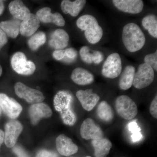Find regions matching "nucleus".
I'll list each match as a JSON object with an SVG mask.
<instances>
[{"label": "nucleus", "mask_w": 157, "mask_h": 157, "mask_svg": "<svg viewBox=\"0 0 157 157\" xmlns=\"http://www.w3.org/2000/svg\"><path fill=\"white\" fill-rule=\"evenodd\" d=\"M73 101V96L67 91H60L54 98L55 108L59 113L62 120L67 125H73L77 120L76 114L72 108Z\"/></svg>", "instance_id": "nucleus-1"}, {"label": "nucleus", "mask_w": 157, "mask_h": 157, "mask_svg": "<svg viewBox=\"0 0 157 157\" xmlns=\"http://www.w3.org/2000/svg\"><path fill=\"white\" fill-rule=\"evenodd\" d=\"M122 39L127 50L135 52L140 50L146 42V38L140 27L135 23H129L124 27Z\"/></svg>", "instance_id": "nucleus-2"}, {"label": "nucleus", "mask_w": 157, "mask_h": 157, "mask_svg": "<svg viewBox=\"0 0 157 157\" xmlns=\"http://www.w3.org/2000/svg\"><path fill=\"white\" fill-rule=\"evenodd\" d=\"M76 25L78 29L84 31L86 39L90 44H97L101 41L103 36V30L93 15H82L76 21Z\"/></svg>", "instance_id": "nucleus-3"}, {"label": "nucleus", "mask_w": 157, "mask_h": 157, "mask_svg": "<svg viewBox=\"0 0 157 157\" xmlns=\"http://www.w3.org/2000/svg\"><path fill=\"white\" fill-rule=\"evenodd\" d=\"M115 108L118 114L126 120L134 118L138 113L137 105L127 95L120 96L117 98Z\"/></svg>", "instance_id": "nucleus-4"}, {"label": "nucleus", "mask_w": 157, "mask_h": 157, "mask_svg": "<svg viewBox=\"0 0 157 157\" xmlns=\"http://www.w3.org/2000/svg\"><path fill=\"white\" fill-rule=\"evenodd\" d=\"M11 63L13 70L20 75L29 76L36 71L35 64L33 61L28 60L25 54L21 52L13 55Z\"/></svg>", "instance_id": "nucleus-5"}, {"label": "nucleus", "mask_w": 157, "mask_h": 157, "mask_svg": "<svg viewBox=\"0 0 157 157\" xmlns=\"http://www.w3.org/2000/svg\"><path fill=\"white\" fill-rule=\"evenodd\" d=\"M154 78V70L144 63L140 64L135 72L133 85L137 89H143L150 85Z\"/></svg>", "instance_id": "nucleus-6"}, {"label": "nucleus", "mask_w": 157, "mask_h": 157, "mask_svg": "<svg viewBox=\"0 0 157 157\" xmlns=\"http://www.w3.org/2000/svg\"><path fill=\"white\" fill-rule=\"evenodd\" d=\"M122 70L121 59L117 53L109 55L104 62L102 74L106 78H115L120 75Z\"/></svg>", "instance_id": "nucleus-7"}, {"label": "nucleus", "mask_w": 157, "mask_h": 157, "mask_svg": "<svg viewBox=\"0 0 157 157\" xmlns=\"http://www.w3.org/2000/svg\"><path fill=\"white\" fill-rule=\"evenodd\" d=\"M15 94L19 98L25 99L28 103L37 104L44 101L45 97L41 91L31 88L21 82H17L14 86Z\"/></svg>", "instance_id": "nucleus-8"}, {"label": "nucleus", "mask_w": 157, "mask_h": 157, "mask_svg": "<svg viewBox=\"0 0 157 157\" xmlns=\"http://www.w3.org/2000/svg\"><path fill=\"white\" fill-rule=\"evenodd\" d=\"M0 107L2 111L11 119H15L20 114L22 107L13 98L5 94H0Z\"/></svg>", "instance_id": "nucleus-9"}, {"label": "nucleus", "mask_w": 157, "mask_h": 157, "mask_svg": "<svg viewBox=\"0 0 157 157\" xmlns=\"http://www.w3.org/2000/svg\"><path fill=\"white\" fill-rule=\"evenodd\" d=\"M80 131L81 137L85 140H97L104 137V133L101 127L90 118L83 121Z\"/></svg>", "instance_id": "nucleus-10"}, {"label": "nucleus", "mask_w": 157, "mask_h": 157, "mask_svg": "<svg viewBox=\"0 0 157 157\" xmlns=\"http://www.w3.org/2000/svg\"><path fill=\"white\" fill-rule=\"evenodd\" d=\"M22 130V124L18 121H11L6 124L4 141L7 147H14Z\"/></svg>", "instance_id": "nucleus-11"}, {"label": "nucleus", "mask_w": 157, "mask_h": 157, "mask_svg": "<svg viewBox=\"0 0 157 157\" xmlns=\"http://www.w3.org/2000/svg\"><path fill=\"white\" fill-rule=\"evenodd\" d=\"M112 2L120 11L131 14L140 13L144 6L141 0H113Z\"/></svg>", "instance_id": "nucleus-12"}, {"label": "nucleus", "mask_w": 157, "mask_h": 157, "mask_svg": "<svg viewBox=\"0 0 157 157\" xmlns=\"http://www.w3.org/2000/svg\"><path fill=\"white\" fill-rule=\"evenodd\" d=\"M76 96L83 109L87 111L92 110L100 100L99 96L93 92L92 89L79 90Z\"/></svg>", "instance_id": "nucleus-13"}, {"label": "nucleus", "mask_w": 157, "mask_h": 157, "mask_svg": "<svg viewBox=\"0 0 157 157\" xmlns=\"http://www.w3.org/2000/svg\"><path fill=\"white\" fill-rule=\"evenodd\" d=\"M36 15L40 21L45 23H52L59 27L64 26L66 24L64 18L60 13H52L51 9L48 7L39 9L36 12Z\"/></svg>", "instance_id": "nucleus-14"}, {"label": "nucleus", "mask_w": 157, "mask_h": 157, "mask_svg": "<svg viewBox=\"0 0 157 157\" xmlns=\"http://www.w3.org/2000/svg\"><path fill=\"white\" fill-rule=\"evenodd\" d=\"M56 144L59 153L65 156H69L78 151V147L70 137L64 135H59L56 140Z\"/></svg>", "instance_id": "nucleus-15"}, {"label": "nucleus", "mask_w": 157, "mask_h": 157, "mask_svg": "<svg viewBox=\"0 0 157 157\" xmlns=\"http://www.w3.org/2000/svg\"><path fill=\"white\" fill-rule=\"evenodd\" d=\"M29 114L33 124H36L41 119L51 117L52 115V109L44 103L33 104L29 109Z\"/></svg>", "instance_id": "nucleus-16"}, {"label": "nucleus", "mask_w": 157, "mask_h": 157, "mask_svg": "<svg viewBox=\"0 0 157 157\" xmlns=\"http://www.w3.org/2000/svg\"><path fill=\"white\" fill-rule=\"evenodd\" d=\"M40 23V21L36 14L31 13L21 23L20 33L23 36L30 37L39 28Z\"/></svg>", "instance_id": "nucleus-17"}, {"label": "nucleus", "mask_w": 157, "mask_h": 157, "mask_svg": "<svg viewBox=\"0 0 157 157\" xmlns=\"http://www.w3.org/2000/svg\"><path fill=\"white\" fill-rule=\"evenodd\" d=\"M69 39V35L66 31L58 29L52 34L48 45L56 50H61L68 46Z\"/></svg>", "instance_id": "nucleus-18"}, {"label": "nucleus", "mask_w": 157, "mask_h": 157, "mask_svg": "<svg viewBox=\"0 0 157 157\" xmlns=\"http://www.w3.org/2000/svg\"><path fill=\"white\" fill-rule=\"evenodd\" d=\"M71 78L76 84L84 86L92 83L94 77L92 73L88 70L84 68L78 67L73 70Z\"/></svg>", "instance_id": "nucleus-19"}, {"label": "nucleus", "mask_w": 157, "mask_h": 157, "mask_svg": "<svg viewBox=\"0 0 157 157\" xmlns=\"http://www.w3.org/2000/svg\"><path fill=\"white\" fill-rule=\"evenodd\" d=\"M86 2L85 0H76L74 2L63 0L61 3V9L64 14L76 17L84 8Z\"/></svg>", "instance_id": "nucleus-20"}, {"label": "nucleus", "mask_w": 157, "mask_h": 157, "mask_svg": "<svg viewBox=\"0 0 157 157\" xmlns=\"http://www.w3.org/2000/svg\"><path fill=\"white\" fill-rule=\"evenodd\" d=\"M9 8L11 15L18 20H23L31 13L29 9L19 0L12 1L9 4Z\"/></svg>", "instance_id": "nucleus-21"}, {"label": "nucleus", "mask_w": 157, "mask_h": 157, "mask_svg": "<svg viewBox=\"0 0 157 157\" xmlns=\"http://www.w3.org/2000/svg\"><path fill=\"white\" fill-rule=\"evenodd\" d=\"M91 143L94 149L95 157L107 156L112 147L111 141L107 138H102L92 140Z\"/></svg>", "instance_id": "nucleus-22"}, {"label": "nucleus", "mask_w": 157, "mask_h": 157, "mask_svg": "<svg viewBox=\"0 0 157 157\" xmlns=\"http://www.w3.org/2000/svg\"><path fill=\"white\" fill-rule=\"evenodd\" d=\"M135 68L132 65H128L125 68L119 82V86L121 90H126L133 85Z\"/></svg>", "instance_id": "nucleus-23"}, {"label": "nucleus", "mask_w": 157, "mask_h": 157, "mask_svg": "<svg viewBox=\"0 0 157 157\" xmlns=\"http://www.w3.org/2000/svg\"><path fill=\"white\" fill-rule=\"evenodd\" d=\"M20 21L15 19L2 21L0 23V28L6 34L7 36L15 39L20 33Z\"/></svg>", "instance_id": "nucleus-24"}, {"label": "nucleus", "mask_w": 157, "mask_h": 157, "mask_svg": "<svg viewBox=\"0 0 157 157\" xmlns=\"http://www.w3.org/2000/svg\"><path fill=\"white\" fill-rule=\"evenodd\" d=\"M97 113L101 120L109 122L113 119L114 113L112 107L106 101H101L98 105Z\"/></svg>", "instance_id": "nucleus-25"}, {"label": "nucleus", "mask_w": 157, "mask_h": 157, "mask_svg": "<svg viewBox=\"0 0 157 157\" xmlns=\"http://www.w3.org/2000/svg\"><path fill=\"white\" fill-rule=\"evenodd\" d=\"M144 28L148 31L149 34L154 38H157V19L154 14L147 15L142 19Z\"/></svg>", "instance_id": "nucleus-26"}, {"label": "nucleus", "mask_w": 157, "mask_h": 157, "mask_svg": "<svg viewBox=\"0 0 157 157\" xmlns=\"http://www.w3.org/2000/svg\"><path fill=\"white\" fill-rule=\"evenodd\" d=\"M46 37L45 33L43 32H39L34 34L29 39L28 45L31 50H37L39 47L44 45L46 42Z\"/></svg>", "instance_id": "nucleus-27"}, {"label": "nucleus", "mask_w": 157, "mask_h": 157, "mask_svg": "<svg viewBox=\"0 0 157 157\" xmlns=\"http://www.w3.org/2000/svg\"><path fill=\"white\" fill-rule=\"evenodd\" d=\"M128 129L132 134L131 137L133 142L139 141L142 138V135L140 132L141 129L136 122L133 121L130 123L128 125Z\"/></svg>", "instance_id": "nucleus-28"}, {"label": "nucleus", "mask_w": 157, "mask_h": 157, "mask_svg": "<svg viewBox=\"0 0 157 157\" xmlns=\"http://www.w3.org/2000/svg\"><path fill=\"white\" fill-rule=\"evenodd\" d=\"M79 55L82 60L87 64L93 63V53L90 52L89 47L87 46H83L79 50Z\"/></svg>", "instance_id": "nucleus-29"}, {"label": "nucleus", "mask_w": 157, "mask_h": 157, "mask_svg": "<svg viewBox=\"0 0 157 157\" xmlns=\"http://www.w3.org/2000/svg\"><path fill=\"white\" fill-rule=\"evenodd\" d=\"M144 63L151 67L154 70L157 71V51L153 53L149 54L144 58Z\"/></svg>", "instance_id": "nucleus-30"}, {"label": "nucleus", "mask_w": 157, "mask_h": 157, "mask_svg": "<svg viewBox=\"0 0 157 157\" xmlns=\"http://www.w3.org/2000/svg\"><path fill=\"white\" fill-rule=\"evenodd\" d=\"M104 54L101 51H96L93 53V63L95 64H99L104 60Z\"/></svg>", "instance_id": "nucleus-31"}, {"label": "nucleus", "mask_w": 157, "mask_h": 157, "mask_svg": "<svg viewBox=\"0 0 157 157\" xmlns=\"http://www.w3.org/2000/svg\"><path fill=\"white\" fill-rule=\"evenodd\" d=\"M150 113L153 117L157 118V97H155L154 99L152 101L149 108Z\"/></svg>", "instance_id": "nucleus-32"}, {"label": "nucleus", "mask_w": 157, "mask_h": 157, "mask_svg": "<svg viewBox=\"0 0 157 157\" xmlns=\"http://www.w3.org/2000/svg\"><path fill=\"white\" fill-rule=\"evenodd\" d=\"M65 57H67L68 59H76L77 56V52L76 49L72 48H67L65 50Z\"/></svg>", "instance_id": "nucleus-33"}, {"label": "nucleus", "mask_w": 157, "mask_h": 157, "mask_svg": "<svg viewBox=\"0 0 157 157\" xmlns=\"http://www.w3.org/2000/svg\"><path fill=\"white\" fill-rule=\"evenodd\" d=\"M52 56L57 60H61L65 58V50H56L52 53Z\"/></svg>", "instance_id": "nucleus-34"}, {"label": "nucleus", "mask_w": 157, "mask_h": 157, "mask_svg": "<svg viewBox=\"0 0 157 157\" xmlns=\"http://www.w3.org/2000/svg\"><path fill=\"white\" fill-rule=\"evenodd\" d=\"M57 155L53 152L41 150L37 154L36 157H57Z\"/></svg>", "instance_id": "nucleus-35"}, {"label": "nucleus", "mask_w": 157, "mask_h": 157, "mask_svg": "<svg viewBox=\"0 0 157 157\" xmlns=\"http://www.w3.org/2000/svg\"><path fill=\"white\" fill-rule=\"evenodd\" d=\"M8 36L0 28V50L6 45L8 42Z\"/></svg>", "instance_id": "nucleus-36"}, {"label": "nucleus", "mask_w": 157, "mask_h": 157, "mask_svg": "<svg viewBox=\"0 0 157 157\" xmlns=\"http://www.w3.org/2000/svg\"><path fill=\"white\" fill-rule=\"evenodd\" d=\"M13 151L17 155V157H29L27 153L20 147H14Z\"/></svg>", "instance_id": "nucleus-37"}, {"label": "nucleus", "mask_w": 157, "mask_h": 157, "mask_svg": "<svg viewBox=\"0 0 157 157\" xmlns=\"http://www.w3.org/2000/svg\"><path fill=\"white\" fill-rule=\"evenodd\" d=\"M4 138H5V133L2 130L0 129V147L4 142Z\"/></svg>", "instance_id": "nucleus-38"}, {"label": "nucleus", "mask_w": 157, "mask_h": 157, "mask_svg": "<svg viewBox=\"0 0 157 157\" xmlns=\"http://www.w3.org/2000/svg\"><path fill=\"white\" fill-rule=\"evenodd\" d=\"M5 10V6L3 1L0 0V15H2Z\"/></svg>", "instance_id": "nucleus-39"}, {"label": "nucleus", "mask_w": 157, "mask_h": 157, "mask_svg": "<svg viewBox=\"0 0 157 157\" xmlns=\"http://www.w3.org/2000/svg\"><path fill=\"white\" fill-rule=\"evenodd\" d=\"M2 68L1 67V65H0V76H2Z\"/></svg>", "instance_id": "nucleus-40"}, {"label": "nucleus", "mask_w": 157, "mask_h": 157, "mask_svg": "<svg viewBox=\"0 0 157 157\" xmlns=\"http://www.w3.org/2000/svg\"><path fill=\"white\" fill-rule=\"evenodd\" d=\"M2 109H1V107H0V117H1V115H2Z\"/></svg>", "instance_id": "nucleus-41"}, {"label": "nucleus", "mask_w": 157, "mask_h": 157, "mask_svg": "<svg viewBox=\"0 0 157 157\" xmlns=\"http://www.w3.org/2000/svg\"><path fill=\"white\" fill-rule=\"evenodd\" d=\"M86 157H91L90 156H86Z\"/></svg>", "instance_id": "nucleus-42"}]
</instances>
